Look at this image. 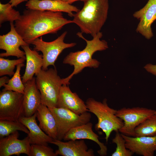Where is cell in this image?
Returning <instances> with one entry per match:
<instances>
[{
  "mask_svg": "<svg viewBox=\"0 0 156 156\" xmlns=\"http://www.w3.org/2000/svg\"><path fill=\"white\" fill-rule=\"evenodd\" d=\"M73 23L61 12L27 9L14 26L18 33L29 45L36 38L48 34H55L65 25Z\"/></svg>",
  "mask_w": 156,
  "mask_h": 156,
  "instance_id": "obj_1",
  "label": "cell"
},
{
  "mask_svg": "<svg viewBox=\"0 0 156 156\" xmlns=\"http://www.w3.org/2000/svg\"><path fill=\"white\" fill-rule=\"evenodd\" d=\"M80 10L74 14L73 22L81 32L92 37L100 32L107 20L109 8L108 0H83Z\"/></svg>",
  "mask_w": 156,
  "mask_h": 156,
  "instance_id": "obj_2",
  "label": "cell"
},
{
  "mask_svg": "<svg viewBox=\"0 0 156 156\" xmlns=\"http://www.w3.org/2000/svg\"><path fill=\"white\" fill-rule=\"evenodd\" d=\"M77 35L85 40L86 45L82 50L70 52L63 60L64 64L73 66L74 67L72 73L64 78L65 83L67 85L70 84L69 81L74 75L81 72L84 68H98L100 63L97 60L93 59L92 55L97 51H104L108 48L107 42L105 40H101L103 36L101 32L93 37L92 39L90 40L85 38L81 32H78Z\"/></svg>",
  "mask_w": 156,
  "mask_h": 156,
  "instance_id": "obj_3",
  "label": "cell"
},
{
  "mask_svg": "<svg viewBox=\"0 0 156 156\" xmlns=\"http://www.w3.org/2000/svg\"><path fill=\"white\" fill-rule=\"evenodd\" d=\"M35 75L41 103L49 108L57 107L60 89L63 84H66L64 78L58 75L55 68L47 70L42 69Z\"/></svg>",
  "mask_w": 156,
  "mask_h": 156,
  "instance_id": "obj_4",
  "label": "cell"
},
{
  "mask_svg": "<svg viewBox=\"0 0 156 156\" xmlns=\"http://www.w3.org/2000/svg\"><path fill=\"white\" fill-rule=\"evenodd\" d=\"M86 104L88 111L94 114L98 119V122L95 126V130H102L105 134V139L107 142L112 132L119 131L123 126V120L117 116V110L108 106L106 99L101 102L89 98L87 100Z\"/></svg>",
  "mask_w": 156,
  "mask_h": 156,
  "instance_id": "obj_5",
  "label": "cell"
},
{
  "mask_svg": "<svg viewBox=\"0 0 156 156\" xmlns=\"http://www.w3.org/2000/svg\"><path fill=\"white\" fill-rule=\"evenodd\" d=\"M64 32L55 40L50 42L44 41L42 37L37 38L31 44L34 46V49L42 53L43 64L42 69L47 70L49 66L55 67V63L58 57L64 49L75 46V42L66 43L64 40L67 34Z\"/></svg>",
  "mask_w": 156,
  "mask_h": 156,
  "instance_id": "obj_6",
  "label": "cell"
},
{
  "mask_svg": "<svg viewBox=\"0 0 156 156\" xmlns=\"http://www.w3.org/2000/svg\"><path fill=\"white\" fill-rule=\"evenodd\" d=\"M49 108L56 121L57 139L60 140H63L65 134L71 129L89 122L91 118L90 114L88 112L78 114L64 108Z\"/></svg>",
  "mask_w": 156,
  "mask_h": 156,
  "instance_id": "obj_7",
  "label": "cell"
},
{
  "mask_svg": "<svg viewBox=\"0 0 156 156\" xmlns=\"http://www.w3.org/2000/svg\"><path fill=\"white\" fill-rule=\"evenodd\" d=\"M155 110L143 107H124L117 110V116L124 122L119 130L121 133L135 137V129L139 125L155 114Z\"/></svg>",
  "mask_w": 156,
  "mask_h": 156,
  "instance_id": "obj_8",
  "label": "cell"
},
{
  "mask_svg": "<svg viewBox=\"0 0 156 156\" xmlns=\"http://www.w3.org/2000/svg\"><path fill=\"white\" fill-rule=\"evenodd\" d=\"M23 94L12 91L0 94V120L18 121L24 116Z\"/></svg>",
  "mask_w": 156,
  "mask_h": 156,
  "instance_id": "obj_9",
  "label": "cell"
},
{
  "mask_svg": "<svg viewBox=\"0 0 156 156\" xmlns=\"http://www.w3.org/2000/svg\"><path fill=\"white\" fill-rule=\"evenodd\" d=\"M10 30L7 34L0 36V49L5 52L0 54V57L14 56L26 60L25 52L20 49L22 46L29 45L16 30L13 22L10 23Z\"/></svg>",
  "mask_w": 156,
  "mask_h": 156,
  "instance_id": "obj_10",
  "label": "cell"
},
{
  "mask_svg": "<svg viewBox=\"0 0 156 156\" xmlns=\"http://www.w3.org/2000/svg\"><path fill=\"white\" fill-rule=\"evenodd\" d=\"M18 131L0 139V156L19 155L25 154L30 156L31 144L28 136L22 140L18 139Z\"/></svg>",
  "mask_w": 156,
  "mask_h": 156,
  "instance_id": "obj_11",
  "label": "cell"
},
{
  "mask_svg": "<svg viewBox=\"0 0 156 156\" xmlns=\"http://www.w3.org/2000/svg\"><path fill=\"white\" fill-rule=\"evenodd\" d=\"M140 21L136 28L137 32L149 39L153 36L151 25L156 20V0H148L142 9L133 14Z\"/></svg>",
  "mask_w": 156,
  "mask_h": 156,
  "instance_id": "obj_12",
  "label": "cell"
},
{
  "mask_svg": "<svg viewBox=\"0 0 156 156\" xmlns=\"http://www.w3.org/2000/svg\"><path fill=\"white\" fill-rule=\"evenodd\" d=\"M127 148L133 153L143 156H153L156 151V134L153 136L133 137L121 133Z\"/></svg>",
  "mask_w": 156,
  "mask_h": 156,
  "instance_id": "obj_13",
  "label": "cell"
},
{
  "mask_svg": "<svg viewBox=\"0 0 156 156\" xmlns=\"http://www.w3.org/2000/svg\"><path fill=\"white\" fill-rule=\"evenodd\" d=\"M50 143L57 146L58 149L55 152L57 155L62 156H94L93 150L88 147L83 139L70 140L64 142L58 139H53Z\"/></svg>",
  "mask_w": 156,
  "mask_h": 156,
  "instance_id": "obj_14",
  "label": "cell"
},
{
  "mask_svg": "<svg viewBox=\"0 0 156 156\" xmlns=\"http://www.w3.org/2000/svg\"><path fill=\"white\" fill-rule=\"evenodd\" d=\"M57 107L67 109L78 114L88 111L84 102L66 84L61 87Z\"/></svg>",
  "mask_w": 156,
  "mask_h": 156,
  "instance_id": "obj_15",
  "label": "cell"
},
{
  "mask_svg": "<svg viewBox=\"0 0 156 156\" xmlns=\"http://www.w3.org/2000/svg\"><path fill=\"white\" fill-rule=\"evenodd\" d=\"M26 9L65 12L73 17L79 10L63 0H28L25 5Z\"/></svg>",
  "mask_w": 156,
  "mask_h": 156,
  "instance_id": "obj_16",
  "label": "cell"
},
{
  "mask_svg": "<svg viewBox=\"0 0 156 156\" xmlns=\"http://www.w3.org/2000/svg\"><path fill=\"white\" fill-rule=\"evenodd\" d=\"M93 124L89 122L86 124L74 128L70 130L65 135L63 140L68 141L70 140L87 139L94 142L99 146L100 149L98 153L101 156L107 154V148L104 144L99 140V136L93 131Z\"/></svg>",
  "mask_w": 156,
  "mask_h": 156,
  "instance_id": "obj_17",
  "label": "cell"
},
{
  "mask_svg": "<svg viewBox=\"0 0 156 156\" xmlns=\"http://www.w3.org/2000/svg\"><path fill=\"white\" fill-rule=\"evenodd\" d=\"M24 84V116L29 117L37 112L42 104L40 94L36 86L35 77Z\"/></svg>",
  "mask_w": 156,
  "mask_h": 156,
  "instance_id": "obj_18",
  "label": "cell"
},
{
  "mask_svg": "<svg viewBox=\"0 0 156 156\" xmlns=\"http://www.w3.org/2000/svg\"><path fill=\"white\" fill-rule=\"evenodd\" d=\"M37 112L29 117L21 116L18 120L29 130L28 134L31 144H42L48 145L53 139L45 133L37 124L36 118Z\"/></svg>",
  "mask_w": 156,
  "mask_h": 156,
  "instance_id": "obj_19",
  "label": "cell"
},
{
  "mask_svg": "<svg viewBox=\"0 0 156 156\" xmlns=\"http://www.w3.org/2000/svg\"><path fill=\"white\" fill-rule=\"evenodd\" d=\"M21 47L25 52L26 60L25 72L22 77V81L24 83L31 79L34 75L42 69L43 59L42 55L39 54L36 50L31 49L29 45Z\"/></svg>",
  "mask_w": 156,
  "mask_h": 156,
  "instance_id": "obj_20",
  "label": "cell"
},
{
  "mask_svg": "<svg viewBox=\"0 0 156 156\" xmlns=\"http://www.w3.org/2000/svg\"><path fill=\"white\" fill-rule=\"evenodd\" d=\"M39 126L45 133L53 139H57V130L55 119L49 108L41 104L37 111Z\"/></svg>",
  "mask_w": 156,
  "mask_h": 156,
  "instance_id": "obj_21",
  "label": "cell"
},
{
  "mask_svg": "<svg viewBox=\"0 0 156 156\" xmlns=\"http://www.w3.org/2000/svg\"><path fill=\"white\" fill-rule=\"evenodd\" d=\"M22 131L28 134V129L18 121L0 120V137L6 136L17 131Z\"/></svg>",
  "mask_w": 156,
  "mask_h": 156,
  "instance_id": "obj_22",
  "label": "cell"
},
{
  "mask_svg": "<svg viewBox=\"0 0 156 156\" xmlns=\"http://www.w3.org/2000/svg\"><path fill=\"white\" fill-rule=\"evenodd\" d=\"M156 134V114L151 115L135 129V137L153 136Z\"/></svg>",
  "mask_w": 156,
  "mask_h": 156,
  "instance_id": "obj_23",
  "label": "cell"
},
{
  "mask_svg": "<svg viewBox=\"0 0 156 156\" xmlns=\"http://www.w3.org/2000/svg\"><path fill=\"white\" fill-rule=\"evenodd\" d=\"M24 65L23 63H22L16 66L15 72L8 82L4 85L2 91H12L24 94L25 86L21 79L20 72L21 68Z\"/></svg>",
  "mask_w": 156,
  "mask_h": 156,
  "instance_id": "obj_24",
  "label": "cell"
},
{
  "mask_svg": "<svg viewBox=\"0 0 156 156\" xmlns=\"http://www.w3.org/2000/svg\"><path fill=\"white\" fill-rule=\"evenodd\" d=\"M9 2L2 4L0 2V24L6 21L13 22L19 19L21 16L19 11L14 9Z\"/></svg>",
  "mask_w": 156,
  "mask_h": 156,
  "instance_id": "obj_25",
  "label": "cell"
},
{
  "mask_svg": "<svg viewBox=\"0 0 156 156\" xmlns=\"http://www.w3.org/2000/svg\"><path fill=\"white\" fill-rule=\"evenodd\" d=\"M25 60L23 58L11 60L0 57V76H13L15 73L14 70L15 66L19 64L23 63Z\"/></svg>",
  "mask_w": 156,
  "mask_h": 156,
  "instance_id": "obj_26",
  "label": "cell"
},
{
  "mask_svg": "<svg viewBox=\"0 0 156 156\" xmlns=\"http://www.w3.org/2000/svg\"><path fill=\"white\" fill-rule=\"evenodd\" d=\"M118 131L116 132L115 136L112 140V142L116 145L115 151L112 156H131L134 154L127 148L125 146V142L121 134Z\"/></svg>",
  "mask_w": 156,
  "mask_h": 156,
  "instance_id": "obj_27",
  "label": "cell"
},
{
  "mask_svg": "<svg viewBox=\"0 0 156 156\" xmlns=\"http://www.w3.org/2000/svg\"><path fill=\"white\" fill-rule=\"evenodd\" d=\"M55 152L48 145L31 144L30 156H57Z\"/></svg>",
  "mask_w": 156,
  "mask_h": 156,
  "instance_id": "obj_28",
  "label": "cell"
},
{
  "mask_svg": "<svg viewBox=\"0 0 156 156\" xmlns=\"http://www.w3.org/2000/svg\"><path fill=\"white\" fill-rule=\"evenodd\" d=\"M144 68L148 72L156 76V64H148L144 66Z\"/></svg>",
  "mask_w": 156,
  "mask_h": 156,
  "instance_id": "obj_29",
  "label": "cell"
},
{
  "mask_svg": "<svg viewBox=\"0 0 156 156\" xmlns=\"http://www.w3.org/2000/svg\"><path fill=\"white\" fill-rule=\"evenodd\" d=\"M10 79L7 76H4L0 78V88L7 84Z\"/></svg>",
  "mask_w": 156,
  "mask_h": 156,
  "instance_id": "obj_30",
  "label": "cell"
},
{
  "mask_svg": "<svg viewBox=\"0 0 156 156\" xmlns=\"http://www.w3.org/2000/svg\"><path fill=\"white\" fill-rule=\"evenodd\" d=\"M28 0H10L9 2L13 7H16L18 5L25 1H27Z\"/></svg>",
  "mask_w": 156,
  "mask_h": 156,
  "instance_id": "obj_31",
  "label": "cell"
},
{
  "mask_svg": "<svg viewBox=\"0 0 156 156\" xmlns=\"http://www.w3.org/2000/svg\"><path fill=\"white\" fill-rule=\"evenodd\" d=\"M63 1L67 2L69 4H71L77 1H83V0H63Z\"/></svg>",
  "mask_w": 156,
  "mask_h": 156,
  "instance_id": "obj_32",
  "label": "cell"
},
{
  "mask_svg": "<svg viewBox=\"0 0 156 156\" xmlns=\"http://www.w3.org/2000/svg\"><path fill=\"white\" fill-rule=\"evenodd\" d=\"M155 114H156V111H155Z\"/></svg>",
  "mask_w": 156,
  "mask_h": 156,
  "instance_id": "obj_33",
  "label": "cell"
}]
</instances>
